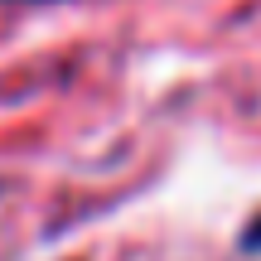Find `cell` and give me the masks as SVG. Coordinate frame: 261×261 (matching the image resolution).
<instances>
[{
  "mask_svg": "<svg viewBox=\"0 0 261 261\" xmlns=\"http://www.w3.org/2000/svg\"><path fill=\"white\" fill-rule=\"evenodd\" d=\"M10 5H63V0H10Z\"/></svg>",
  "mask_w": 261,
  "mask_h": 261,
  "instance_id": "7a4b0ae2",
  "label": "cell"
},
{
  "mask_svg": "<svg viewBox=\"0 0 261 261\" xmlns=\"http://www.w3.org/2000/svg\"><path fill=\"white\" fill-rule=\"evenodd\" d=\"M242 247H247V252H261V213L252 218V223H247V232H242Z\"/></svg>",
  "mask_w": 261,
  "mask_h": 261,
  "instance_id": "6da1fadb",
  "label": "cell"
}]
</instances>
